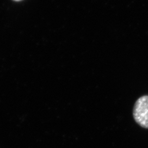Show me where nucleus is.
Listing matches in <instances>:
<instances>
[{
    "label": "nucleus",
    "mask_w": 148,
    "mask_h": 148,
    "mask_svg": "<svg viewBox=\"0 0 148 148\" xmlns=\"http://www.w3.org/2000/svg\"><path fill=\"white\" fill-rule=\"evenodd\" d=\"M133 115L138 125L148 128V96H143L137 99L133 108Z\"/></svg>",
    "instance_id": "f257e3e1"
},
{
    "label": "nucleus",
    "mask_w": 148,
    "mask_h": 148,
    "mask_svg": "<svg viewBox=\"0 0 148 148\" xmlns=\"http://www.w3.org/2000/svg\"><path fill=\"white\" fill-rule=\"evenodd\" d=\"M14 1H21V0H14Z\"/></svg>",
    "instance_id": "f03ea898"
}]
</instances>
